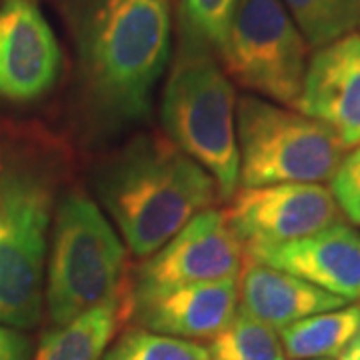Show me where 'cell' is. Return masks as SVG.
Returning <instances> with one entry per match:
<instances>
[{
	"mask_svg": "<svg viewBox=\"0 0 360 360\" xmlns=\"http://www.w3.org/2000/svg\"><path fill=\"white\" fill-rule=\"evenodd\" d=\"M78 68L89 106L110 124L148 115L170 56L168 0H78Z\"/></svg>",
	"mask_w": 360,
	"mask_h": 360,
	"instance_id": "cell-1",
	"label": "cell"
},
{
	"mask_svg": "<svg viewBox=\"0 0 360 360\" xmlns=\"http://www.w3.org/2000/svg\"><path fill=\"white\" fill-rule=\"evenodd\" d=\"M98 194L134 257L148 258L219 202L214 179L162 134H144L101 170Z\"/></svg>",
	"mask_w": 360,
	"mask_h": 360,
	"instance_id": "cell-2",
	"label": "cell"
},
{
	"mask_svg": "<svg viewBox=\"0 0 360 360\" xmlns=\"http://www.w3.org/2000/svg\"><path fill=\"white\" fill-rule=\"evenodd\" d=\"M168 139L214 179L220 200L238 191L236 92L205 40L186 28L162 98Z\"/></svg>",
	"mask_w": 360,
	"mask_h": 360,
	"instance_id": "cell-3",
	"label": "cell"
},
{
	"mask_svg": "<svg viewBox=\"0 0 360 360\" xmlns=\"http://www.w3.org/2000/svg\"><path fill=\"white\" fill-rule=\"evenodd\" d=\"M54 196L56 167L0 158V324L34 328L40 322Z\"/></svg>",
	"mask_w": 360,
	"mask_h": 360,
	"instance_id": "cell-4",
	"label": "cell"
},
{
	"mask_svg": "<svg viewBox=\"0 0 360 360\" xmlns=\"http://www.w3.org/2000/svg\"><path fill=\"white\" fill-rule=\"evenodd\" d=\"M46 309L66 324L124 290V245L89 194L68 191L54 208Z\"/></svg>",
	"mask_w": 360,
	"mask_h": 360,
	"instance_id": "cell-5",
	"label": "cell"
},
{
	"mask_svg": "<svg viewBox=\"0 0 360 360\" xmlns=\"http://www.w3.org/2000/svg\"><path fill=\"white\" fill-rule=\"evenodd\" d=\"M238 186L326 182L348 153L333 130L300 110L245 94L236 104Z\"/></svg>",
	"mask_w": 360,
	"mask_h": 360,
	"instance_id": "cell-6",
	"label": "cell"
},
{
	"mask_svg": "<svg viewBox=\"0 0 360 360\" xmlns=\"http://www.w3.org/2000/svg\"><path fill=\"white\" fill-rule=\"evenodd\" d=\"M309 49L281 0H238L219 52L224 72L243 89L298 110Z\"/></svg>",
	"mask_w": 360,
	"mask_h": 360,
	"instance_id": "cell-7",
	"label": "cell"
},
{
	"mask_svg": "<svg viewBox=\"0 0 360 360\" xmlns=\"http://www.w3.org/2000/svg\"><path fill=\"white\" fill-rule=\"evenodd\" d=\"M243 257L245 248L226 212L208 208L142 262L130 286V300L238 276Z\"/></svg>",
	"mask_w": 360,
	"mask_h": 360,
	"instance_id": "cell-8",
	"label": "cell"
},
{
	"mask_svg": "<svg viewBox=\"0 0 360 360\" xmlns=\"http://www.w3.org/2000/svg\"><path fill=\"white\" fill-rule=\"evenodd\" d=\"M224 210L246 250L307 238L345 222L330 188L319 182H284L238 188Z\"/></svg>",
	"mask_w": 360,
	"mask_h": 360,
	"instance_id": "cell-9",
	"label": "cell"
},
{
	"mask_svg": "<svg viewBox=\"0 0 360 360\" xmlns=\"http://www.w3.org/2000/svg\"><path fill=\"white\" fill-rule=\"evenodd\" d=\"M60 68V49L44 14L30 0L0 11V96L28 103L49 92Z\"/></svg>",
	"mask_w": 360,
	"mask_h": 360,
	"instance_id": "cell-10",
	"label": "cell"
},
{
	"mask_svg": "<svg viewBox=\"0 0 360 360\" xmlns=\"http://www.w3.org/2000/svg\"><path fill=\"white\" fill-rule=\"evenodd\" d=\"M298 110L326 124L348 150L360 144V34L350 32L309 58Z\"/></svg>",
	"mask_w": 360,
	"mask_h": 360,
	"instance_id": "cell-11",
	"label": "cell"
},
{
	"mask_svg": "<svg viewBox=\"0 0 360 360\" xmlns=\"http://www.w3.org/2000/svg\"><path fill=\"white\" fill-rule=\"evenodd\" d=\"M246 258L286 270L345 300H360V232L345 222L307 238L246 250Z\"/></svg>",
	"mask_w": 360,
	"mask_h": 360,
	"instance_id": "cell-12",
	"label": "cell"
},
{
	"mask_svg": "<svg viewBox=\"0 0 360 360\" xmlns=\"http://www.w3.org/2000/svg\"><path fill=\"white\" fill-rule=\"evenodd\" d=\"M236 310L238 276L130 300V319L141 328L184 340L219 335Z\"/></svg>",
	"mask_w": 360,
	"mask_h": 360,
	"instance_id": "cell-13",
	"label": "cell"
},
{
	"mask_svg": "<svg viewBox=\"0 0 360 360\" xmlns=\"http://www.w3.org/2000/svg\"><path fill=\"white\" fill-rule=\"evenodd\" d=\"M340 307H347L345 298L330 295L286 270L243 257L238 272V309L274 330Z\"/></svg>",
	"mask_w": 360,
	"mask_h": 360,
	"instance_id": "cell-14",
	"label": "cell"
},
{
	"mask_svg": "<svg viewBox=\"0 0 360 360\" xmlns=\"http://www.w3.org/2000/svg\"><path fill=\"white\" fill-rule=\"evenodd\" d=\"M130 319V288L54 326L42 336L34 360H103L112 338Z\"/></svg>",
	"mask_w": 360,
	"mask_h": 360,
	"instance_id": "cell-15",
	"label": "cell"
},
{
	"mask_svg": "<svg viewBox=\"0 0 360 360\" xmlns=\"http://www.w3.org/2000/svg\"><path fill=\"white\" fill-rule=\"evenodd\" d=\"M284 354L295 360L338 356L360 335V304L340 307L284 326Z\"/></svg>",
	"mask_w": 360,
	"mask_h": 360,
	"instance_id": "cell-16",
	"label": "cell"
},
{
	"mask_svg": "<svg viewBox=\"0 0 360 360\" xmlns=\"http://www.w3.org/2000/svg\"><path fill=\"white\" fill-rule=\"evenodd\" d=\"M210 360H284L278 330L236 310L232 321L210 338L206 347Z\"/></svg>",
	"mask_w": 360,
	"mask_h": 360,
	"instance_id": "cell-17",
	"label": "cell"
},
{
	"mask_svg": "<svg viewBox=\"0 0 360 360\" xmlns=\"http://www.w3.org/2000/svg\"><path fill=\"white\" fill-rule=\"evenodd\" d=\"M312 49H322L360 26V0H281Z\"/></svg>",
	"mask_w": 360,
	"mask_h": 360,
	"instance_id": "cell-18",
	"label": "cell"
},
{
	"mask_svg": "<svg viewBox=\"0 0 360 360\" xmlns=\"http://www.w3.org/2000/svg\"><path fill=\"white\" fill-rule=\"evenodd\" d=\"M103 360H210L208 350L193 340L129 328L104 352Z\"/></svg>",
	"mask_w": 360,
	"mask_h": 360,
	"instance_id": "cell-19",
	"label": "cell"
},
{
	"mask_svg": "<svg viewBox=\"0 0 360 360\" xmlns=\"http://www.w3.org/2000/svg\"><path fill=\"white\" fill-rule=\"evenodd\" d=\"M238 0H182L186 28L220 51Z\"/></svg>",
	"mask_w": 360,
	"mask_h": 360,
	"instance_id": "cell-20",
	"label": "cell"
},
{
	"mask_svg": "<svg viewBox=\"0 0 360 360\" xmlns=\"http://www.w3.org/2000/svg\"><path fill=\"white\" fill-rule=\"evenodd\" d=\"M330 193L345 219L360 226V144L350 148L330 179Z\"/></svg>",
	"mask_w": 360,
	"mask_h": 360,
	"instance_id": "cell-21",
	"label": "cell"
},
{
	"mask_svg": "<svg viewBox=\"0 0 360 360\" xmlns=\"http://www.w3.org/2000/svg\"><path fill=\"white\" fill-rule=\"evenodd\" d=\"M0 360H30V340L6 324H0Z\"/></svg>",
	"mask_w": 360,
	"mask_h": 360,
	"instance_id": "cell-22",
	"label": "cell"
},
{
	"mask_svg": "<svg viewBox=\"0 0 360 360\" xmlns=\"http://www.w3.org/2000/svg\"><path fill=\"white\" fill-rule=\"evenodd\" d=\"M338 360H360V335L348 345L338 356H336Z\"/></svg>",
	"mask_w": 360,
	"mask_h": 360,
	"instance_id": "cell-23",
	"label": "cell"
},
{
	"mask_svg": "<svg viewBox=\"0 0 360 360\" xmlns=\"http://www.w3.org/2000/svg\"><path fill=\"white\" fill-rule=\"evenodd\" d=\"M310 360H328V359H310Z\"/></svg>",
	"mask_w": 360,
	"mask_h": 360,
	"instance_id": "cell-24",
	"label": "cell"
}]
</instances>
